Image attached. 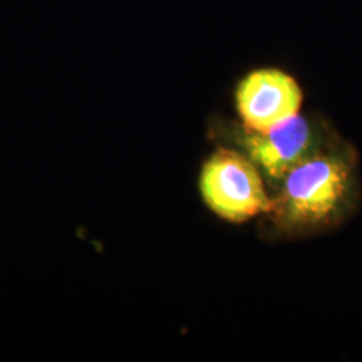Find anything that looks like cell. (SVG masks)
Returning a JSON list of instances; mask_svg holds the SVG:
<instances>
[{
  "instance_id": "cell-1",
  "label": "cell",
  "mask_w": 362,
  "mask_h": 362,
  "mask_svg": "<svg viewBox=\"0 0 362 362\" xmlns=\"http://www.w3.org/2000/svg\"><path fill=\"white\" fill-rule=\"evenodd\" d=\"M357 155L344 141L300 163L282 182L272 211L288 227L325 228L354 211L358 200Z\"/></svg>"
},
{
  "instance_id": "cell-2",
  "label": "cell",
  "mask_w": 362,
  "mask_h": 362,
  "mask_svg": "<svg viewBox=\"0 0 362 362\" xmlns=\"http://www.w3.org/2000/svg\"><path fill=\"white\" fill-rule=\"evenodd\" d=\"M203 200L220 218L240 223L272 211L274 200L255 164L243 153L220 148L209 156L199 181Z\"/></svg>"
},
{
  "instance_id": "cell-3",
  "label": "cell",
  "mask_w": 362,
  "mask_h": 362,
  "mask_svg": "<svg viewBox=\"0 0 362 362\" xmlns=\"http://www.w3.org/2000/svg\"><path fill=\"white\" fill-rule=\"evenodd\" d=\"M239 141L262 177L278 184L300 163L341 140L326 128L297 115L264 132L245 128Z\"/></svg>"
},
{
  "instance_id": "cell-4",
  "label": "cell",
  "mask_w": 362,
  "mask_h": 362,
  "mask_svg": "<svg viewBox=\"0 0 362 362\" xmlns=\"http://www.w3.org/2000/svg\"><path fill=\"white\" fill-rule=\"evenodd\" d=\"M302 90L297 81L278 69H258L236 89V106L247 129L264 132L299 115Z\"/></svg>"
}]
</instances>
